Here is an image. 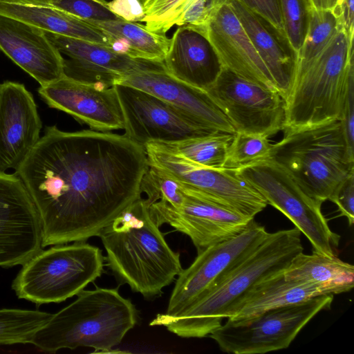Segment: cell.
Masks as SVG:
<instances>
[{
    "instance_id": "6da1fadb",
    "label": "cell",
    "mask_w": 354,
    "mask_h": 354,
    "mask_svg": "<svg viewBox=\"0 0 354 354\" xmlns=\"http://www.w3.org/2000/svg\"><path fill=\"white\" fill-rule=\"evenodd\" d=\"M145 148L124 135L46 126L15 174L39 214L42 248L86 241L140 196Z\"/></svg>"
},
{
    "instance_id": "7a4b0ae2",
    "label": "cell",
    "mask_w": 354,
    "mask_h": 354,
    "mask_svg": "<svg viewBox=\"0 0 354 354\" xmlns=\"http://www.w3.org/2000/svg\"><path fill=\"white\" fill-rule=\"evenodd\" d=\"M303 251L297 227L269 232L243 261L187 308L173 315L158 314L149 324L165 326L181 337H205L230 316L255 285L284 271Z\"/></svg>"
},
{
    "instance_id": "3957f363",
    "label": "cell",
    "mask_w": 354,
    "mask_h": 354,
    "mask_svg": "<svg viewBox=\"0 0 354 354\" xmlns=\"http://www.w3.org/2000/svg\"><path fill=\"white\" fill-rule=\"evenodd\" d=\"M98 236L111 271L145 299L160 295L183 270L180 254L167 243L141 195Z\"/></svg>"
},
{
    "instance_id": "277c9868",
    "label": "cell",
    "mask_w": 354,
    "mask_h": 354,
    "mask_svg": "<svg viewBox=\"0 0 354 354\" xmlns=\"http://www.w3.org/2000/svg\"><path fill=\"white\" fill-rule=\"evenodd\" d=\"M353 54V38L341 25L318 53L294 65L283 129L340 120L354 80Z\"/></svg>"
},
{
    "instance_id": "5b68a950",
    "label": "cell",
    "mask_w": 354,
    "mask_h": 354,
    "mask_svg": "<svg viewBox=\"0 0 354 354\" xmlns=\"http://www.w3.org/2000/svg\"><path fill=\"white\" fill-rule=\"evenodd\" d=\"M77 296L73 302L52 314L30 344L50 353L80 346L108 353L138 322L135 306L118 288L83 290Z\"/></svg>"
},
{
    "instance_id": "8992f818",
    "label": "cell",
    "mask_w": 354,
    "mask_h": 354,
    "mask_svg": "<svg viewBox=\"0 0 354 354\" xmlns=\"http://www.w3.org/2000/svg\"><path fill=\"white\" fill-rule=\"evenodd\" d=\"M283 138L272 144L271 160L280 166L309 196L322 203L354 173V151L341 121L284 128Z\"/></svg>"
},
{
    "instance_id": "52a82bcc",
    "label": "cell",
    "mask_w": 354,
    "mask_h": 354,
    "mask_svg": "<svg viewBox=\"0 0 354 354\" xmlns=\"http://www.w3.org/2000/svg\"><path fill=\"white\" fill-rule=\"evenodd\" d=\"M41 249L22 265L12 281L16 295L36 304L59 303L77 295L100 277L101 250L86 241Z\"/></svg>"
},
{
    "instance_id": "ba28073f",
    "label": "cell",
    "mask_w": 354,
    "mask_h": 354,
    "mask_svg": "<svg viewBox=\"0 0 354 354\" xmlns=\"http://www.w3.org/2000/svg\"><path fill=\"white\" fill-rule=\"evenodd\" d=\"M333 300V295H324L243 319H227L209 336L229 353L263 354L284 349L317 314L330 309Z\"/></svg>"
},
{
    "instance_id": "9c48e42d",
    "label": "cell",
    "mask_w": 354,
    "mask_h": 354,
    "mask_svg": "<svg viewBox=\"0 0 354 354\" xmlns=\"http://www.w3.org/2000/svg\"><path fill=\"white\" fill-rule=\"evenodd\" d=\"M271 205L303 233L313 252L333 256L340 236L333 232L322 212V203L304 192L275 162L270 159L237 171Z\"/></svg>"
},
{
    "instance_id": "30bf717a",
    "label": "cell",
    "mask_w": 354,
    "mask_h": 354,
    "mask_svg": "<svg viewBox=\"0 0 354 354\" xmlns=\"http://www.w3.org/2000/svg\"><path fill=\"white\" fill-rule=\"evenodd\" d=\"M144 148L149 165L243 215L254 218L268 205L263 196L235 171L198 165L158 143L150 142Z\"/></svg>"
},
{
    "instance_id": "8fae6325",
    "label": "cell",
    "mask_w": 354,
    "mask_h": 354,
    "mask_svg": "<svg viewBox=\"0 0 354 354\" xmlns=\"http://www.w3.org/2000/svg\"><path fill=\"white\" fill-rule=\"evenodd\" d=\"M205 91L227 118L234 132L269 138L283 128L285 100L278 91L224 68Z\"/></svg>"
},
{
    "instance_id": "7c38bea8",
    "label": "cell",
    "mask_w": 354,
    "mask_h": 354,
    "mask_svg": "<svg viewBox=\"0 0 354 354\" xmlns=\"http://www.w3.org/2000/svg\"><path fill=\"white\" fill-rule=\"evenodd\" d=\"M180 184L185 196L180 208L148 203L149 213L159 227L169 224L188 236L197 253L237 236L254 219L194 188Z\"/></svg>"
},
{
    "instance_id": "4fadbf2b",
    "label": "cell",
    "mask_w": 354,
    "mask_h": 354,
    "mask_svg": "<svg viewBox=\"0 0 354 354\" xmlns=\"http://www.w3.org/2000/svg\"><path fill=\"white\" fill-rule=\"evenodd\" d=\"M114 86L122 111L124 135L143 147L150 142H174L216 131L151 93L125 85Z\"/></svg>"
},
{
    "instance_id": "5bb4252c",
    "label": "cell",
    "mask_w": 354,
    "mask_h": 354,
    "mask_svg": "<svg viewBox=\"0 0 354 354\" xmlns=\"http://www.w3.org/2000/svg\"><path fill=\"white\" fill-rule=\"evenodd\" d=\"M268 233L253 219L237 236L198 253L193 263L178 276L165 313L173 315L187 308L243 261Z\"/></svg>"
},
{
    "instance_id": "9a60e30c",
    "label": "cell",
    "mask_w": 354,
    "mask_h": 354,
    "mask_svg": "<svg viewBox=\"0 0 354 354\" xmlns=\"http://www.w3.org/2000/svg\"><path fill=\"white\" fill-rule=\"evenodd\" d=\"M40 219L21 179L0 170V267L23 265L42 249Z\"/></svg>"
},
{
    "instance_id": "2e32d148",
    "label": "cell",
    "mask_w": 354,
    "mask_h": 354,
    "mask_svg": "<svg viewBox=\"0 0 354 354\" xmlns=\"http://www.w3.org/2000/svg\"><path fill=\"white\" fill-rule=\"evenodd\" d=\"M64 57V75L100 88L113 86L131 73L165 69L163 62L132 58L100 44L45 32Z\"/></svg>"
},
{
    "instance_id": "e0dca14e",
    "label": "cell",
    "mask_w": 354,
    "mask_h": 354,
    "mask_svg": "<svg viewBox=\"0 0 354 354\" xmlns=\"http://www.w3.org/2000/svg\"><path fill=\"white\" fill-rule=\"evenodd\" d=\"M40 98L52 109L71 115L93 130L124 129V118L115 86L100 88L63 75L37 89Z\"/></svg>"
},
{
    "instance_id": "ac0fdd59",
    "label": "cell",
    "mask_w": 354,
    "mask_h": 354,
    "mask_svg": "<svg viewBox=\"0 0 354 354\" xmlns=\"http://www.w3.org/2000/svg\"><path fill=\"white\" fill-rule=\"evenodd\" d=\"M203 32L213 47L223 68L279 92L270 73L254 48L229 0H223L216 8Z\"/></svg>"
},
{
    "instance_id": "d6986e66",
    "label": "cell",
    "mask_w": 354,
    "mask_h": 354,
    "mask_svg": "<svg viewBox=\"0 0 354 354\" xmlns=\"http://www.w3.org/2000/svg\"><path fill=\"white\" fill-rule=\"evenodd\" d=\"M42 122L24 84H0V170H17L40 139Z\"/></svg>"
},
{
    "instance_id": "ffe728a7",
    "label": "cell",
    "mask_w": 354,
    "mask_h": 354,
    "mask_svg": "<svg viewBox=\"0 0 354 354\" xmlns=\"http://www.w3.org/2000/svg\"><path fill=\"white\" fill-rule=\"evenodd\" d=\"M115 84L151 93L209 129L235 133L227 118L205 91L176 79L165 69L136 71L122 77Z\"/></svg>"
},
{
    "instance_id": "44dd1931",
    "label": "cell",
    "mask_w": 354,
    "mask_h": 354,
    "mask_svg": "<svg viewBox=\"0 0 354 354\" xmlns=\"http://www.w3.org/2000/svg\"><path fill=\"white\" fill-rule=\"evenodd\" d=\"M0 50L41 86L64 75V57L44 30L1 15Z\"/></svg>"
},
{
    "instance_id": "7402d4cb",
    "label": "cell",
    "mask_w": 354,
    "mask_h": 354,
    "mask_svg": "<svg viewBox=\"0 0 354 354\" xmlns=\"http://www.w3.org/2000/svg\"><path fill=\"white\" fill-rule=\"evenodd\" d=\"M163 63L171 75L203 91L214 82L223 68L203 32L187 25L176 29Z\"/></svg>"
},
{
    "instance_id": "603a6c76",
    "label": "cell",
    "mask_w": 354,
    "mask_h": 354,
    "mask_svg": "<svg viewBox=\"0 0 354 354\" xmlns=\"http://www.w3.org/2000/svg\"><path fill=\"white\" fill-rule=\"evenodd\" d=\"M351 289L339 284L286 280L283 271L255 285L227 319H243L270 309L295 305L321 295L344 293Z\"/></svg>"
},
{
    "instance_id": "cb8c5ba5",
    "label": "cell",
    "mask_w": 354,
    "mask_h": 354,
    "mask_svg": "<svg viewBox=\"0 0 354 354\" xmlns=\"http://www.w3.org/2000/svg\"><path fill=\"white\" fill-rule=\"evenodd\" d=\"M0 15L45 32L115 47L114 40L90 21L35 0H0Z\"/></svg>"
},
{
    "instance_id": "d4e9b609",
    "label": "cell",
    "mask_w": 354,
    "mask_h": 354,
    "mask_svg": "<svg viewBox=\"0 0 354 354\" xmlns=\"http://www.w3.org/2000/svg\"><path fill=\"white\" fill-rule=\"evenodd\" d=\"M254 48L270 73L284 98L290 87L294 57L289 54L266 28L260 18L239 0H229Z\"/></svg>"
},
{
    "instance_id": "484cf974",
    "label": "cell",
    "mask_w": 354,
    "mask_h": 354,
    "mask_svg": "<svg viewBox=\"0 0 354 354\" xmlns=\"http://www.w3.org/2000/svg\"><path fill=\"white\" fill-rule=\"evenodd\" d=\"M87 21L114 40L118 52L132 58L163 62L170 41L165 33L151 31L144 24L122 18L106 21Z\"/></svg>"
},
{
    "instance_id": "4316f807",
    "label": "cell",
    "mask_w": 354,
    "mask_h": 354,
    "mask_svg": "<svg viewBox=\"0 0 354 354\" xmlns=\"http://www.w3.org/2000/svg\"><path fill=\"white\" fill-rule=\"evenodd\" d=\"M286 280L314 283L339 284L353 288L354 267L335 255L313 252L297 254L283 271Z\"/></svg>"
},
{
    "instance_id": "83f0119b",
    "label": "cell",
    "mask_w": 354,
    "mask_h": 354,
    "mask_svg": "<svg viewBox=\"0 0 354 354\" xmlns=\"http://www.w3.org/2000/svg\"><path fill=\"white\" fill-rule=\"evenodd\" d=\"M234 133L216 131L196 138L158 144L195 164L221 169Z\"/></svg>"
},
{
    "instance_id": "f1b7e54d",
    "label": "cell",
    "mask_w": 354,
    "mask_h": 354,
    "mask_svg": "<svg viewBox=\"0 0 354 354\" xmlns=\"http://www.w3.org/2000/svg\"><path fill=\"white\" fill-rule=\"evenodd\" d=\"M51 315L37 310L0 308V345L30 344Z\"/></svg>"
},
{
    "instance_id": "f546056e",
    "label": "cell",
    "mask_w": 354,
    "mask_h": 354,
    "mask_svg": "<svg viewBox=\"0 0 354 354\" xmlns=\"http://www.w3.org/2000/svg\"><path fill=\"white\" fill-rule=\"evenodd\" d=\"M307 22L302 44L294 57V65L318 53L342 25L337 15L328 10L306 9Z\"/></svg>"
},
{
    "instance_id": "4dcf8cb0",
    "label": "cell",
    "mask_w": 354,
    "mask_h": 354,
    "mask_svg": "<svg viewBox=\"0 0 354 354\" xmlns=\"http://www.w3.org/2000/svg\"><path fill=\"white\" fill-rule=\"evenodd\" d=\"M272 144L268 138L235 132L227 148L223 168L237 171L271 159Z\"/></svg>"
},
{
    "instance_id": "1f68e13d",
    "label": "cell",
    "mask_w": 354,
    "mask_h": 354,
    "mask_svg": "<svg viewBox=\"0 0 354 354\" xmlns=\"http://www.w3.org/2000/svg\"><path fill=\"white\" fill-rule=\"evenodd\" d=\"M140 194L146 195L144 198L149 204L158 203L174 209L180 208L185 198L178 182L149 165L141 182Z\"/></svg>"
},
{
    "instance_id": "d6a6232c",
    "label": "cell",
    "mask_w": 354,
    "mask_h": 354,
    "mask_svg": "<svg viewBox=\"0 0 354 354\" xmlns=\"http://www.w3.org/2000/svg\"><path fill=\"white\" fill-rule=\"evenodd\" d=\"M192 0H146L144 17L140 22L151 31L166 33Z\"/></svg>"
},
{
    "instance_id": "836d02e7",
    "label": "cell",
    "mask_w": 354,
    "mask_h": 354,
    "mask_svg": "<svg viewBox=\"0 0 354 354\" xmlns=\"http://www.w3.org/2000/svg\"><path fill=\"white\" fill-rule=\"evenodd\" d=\"M85 20L106 21L118 20L106 0H35Z\"/></svg>"
},
{
    "instance_id": "e575fe53",
    "label": "cell",
    "mask_w": 354,
    "mask_h": 354,
    "mask_svg": "<svg viewBox=\"0 0 354 354\" xmlns=\"http://www.w3.org/2000/svg\"><path fill=\"white\" fill-rule=\"evenodd\" d=\"M283 20L285 39L295 57L304 39L305 6L301 0H277Z\"/></svg>"
},
{
    "instance_id": "d590c367",
    "label": "cell",
    "mask_w": 354,
    "mask_h": 354,
    "mask_svg": "<svg viewBox=\"0 0 354 354\" xmlns=\"http://www.w3.org/2000/svg\"><path fill=\"white\" fill-rule=\"evenodd\" d=\"M223 0H192L178 17L176 24L191 26L203 31L214 11Z\"/></svg>"
},
{
    "instance_id": "8d00e7d4",
    "label": "cell",
    "mask_w": 354,
    "mask_h": 354,
    "mask_svg": "<svg viewBox=\"0 0 354 354\" xmlns=\"http://www.w3.org/2000/svg\"><path fill=\"white\" fill-rule=\"evenodd\" d=\"M259 18L267 22L285 39L282 17L277 0H239Z\"/></svg>"
},
{
    "instance_id": "74e56055",
    "label": "cell",
    "mask_w": 354,
    "mask_h": 354,
    "mask_svg": "<svg viewBox=\"0 0 354 354\" xmlns=\"http://www.w3.org/2000/svg\"><path fill=\"white\" fill-rule=\"evenodd\" d=\"M329 201L337 206L340 215L346 217L351 226L354 222V173L337 187Z\"/></svg>"
},
{
    "instance_id": "f35d334b",
    "label": "cell",
    "mask_w": 354,
    "mask_h": 354,
    "mask_svg": "<svg viewBox=\"0 0 354 354\" xmlns=\"http://www.w3.org/2000/svg\"><path fill=\"white\" fill-rule=\"evenodd\" d=\"M339 120L346 143L354 151V80L350 84Z\"/></svg>"
},
{
    "instance_id": "ab89813d",
    "label": "cell",
    "mask_w": 354,
    "mask_h": 354,
    "mask_svg": "<svg viewBox=\"0 0 354 354\" xmlns=\"http://www.w3.org/2000/svg\"><path fill=\"white\" fill-rule=\"evenodd\" d=\"M109 7L118 17L129 21L140 22L145 15L139 0H112Z\"/></svg>"
},
{
    "instance_id": "60d3db41",
    "label": "cell",
    "mask_w": 354,
    "mask_h": 354,
    "mask_svg": "<svg viewBox=\"0 0 354 354\" xmlns=\"http://www.w3.org/2000/svg\"><path fill=\"white\" fill-rule=\"evenodd\" d=\"M335 13L349 37L354 36V0H337Z\"/></svg>"
},
{
    "instance_id": "b9f144b4",
    "label": "cell",
    "mask_w": 354,
    "mask_h": 354,
    "mask_svg": "<svg viewBox=\"0 0 354 354\" xmlns=\"http://www.w3.org/2000/svg\"><path fill=\"white\" fill-rule=\"evenodd\" d=\"M305 9L328 10L335 12L337 0H304Z\"/></svg>"
},
{
    "instance_id": "7bdbcfd3",
    "label": "cell",
    "mask_w": 354,
    "mask_h": 354,
    "mask_svg": "<svg viewBox=\"0 0 354 354\" xmlns=\"http://www.w3.org/2000/svg\"><path fill=\"white\" fill-rule=\"evenodd\" d=\"M146 0H139V1L142 4H144V3L145 2Z\"/></svg>"
}]
</instances>
